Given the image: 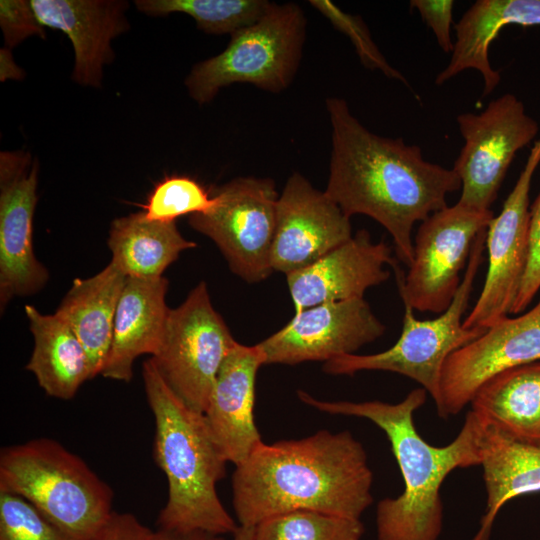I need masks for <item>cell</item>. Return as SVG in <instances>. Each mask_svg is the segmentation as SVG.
Segmentation results:
<instances>
[{
    "instance_id": "44dd1931",
    "label": "cell",
    "mask_w": 540,
    "mask_h": 540,
    "mask_svg": "<svg viewBox=\"0 0 540 540\" xmlns=\"http://www.w3.org/2000/svg\"><path fill=\"white\" fill-rule=\"evenodd\" d=\"M510 24L540 25V0H477L455 24L456 41L448 65L436 76L442 85L467 69L483 77V96L499 84L501 76L489 62V47L501 29Z\"/></svg>"
},
{
    "instance_id": "52a82bcc",
    "label": "cell",
    "mask_w": 540,
    "mask_h": 540,
    "mask_svg": "<svg viewBox=\"0 0 540 540\" xmlns=\"http://www.w3.org/2000/svg\"><path fill=\"white\" fill-rule=\"evenodd\" d=\"M486 230L476 237L460 286L449 307L439 317L418 320L414 316L413 308L403 302V328L392 347L376 354L338 356L325 362L323 371L332 375H353L364 370L397 373L419 383L436 402L442 371L448 357L485 332L480 329H466L463 326V315L483 261Z\"/></svg>"
},
{
    "instance_id": "6da1fadb",
    "label": "cell",
    "mask_w": 540,
    "mask_h": 540,
    "mask_svg": "<svg viewBox=\"0 0 540 540\" xmlns=\"http://www.w3.org/2000/svg\"><path fill=\"white\" fill-rule=\"evenodd\" d=\"M326 108L332 149L325 193L348 217L362 214L381 224L409 266L414 224L447 206V195L461 188L459 176L426 161L419 146L369 131L344 99L328 98Z\"/></svg>"
},
{
    "instance_id": "d6a6232c",
    "label": "cell",
    "mask_w": 540,
    "mask_h": 540,
    "mask_svg": "<svg viewBox=\"0 0 540 540\" xmlns=\"http://www.w3.org/2000/svg\"><path fill=\"white\" fill-rule=\"evenodd\" d=\"M0 25L8 49L30 36L45 37L43 27L38 22L28 0H1Z\"/></svg>"
},
{
    "instance_id": "836d02e7",
    "label": "cell",
    "mask_w": 540,
    "mask_h": 540,
    "mask_svg": "<svg viewBox=\"0 0 540 540\" xmlns=\"http://www.w3.org/2000/svg\"><path fill=\"white\" fill-rule=\"evenodd\" d=\"M423 21L431 28L438 45L445 53H452L454 43L451 39L453 0H412Z\"/></svg>"
},
{
    "instance_id": "2e32d148",
    "label": "cell",
    "mask_w": 540,
    "mask_h": 540,
    "mask_svg": "<svg viewBox=\"0 0 540 540\" xmlns=\"http://www.w3.org/2000/svg\"><path fill=\"white\" fill-rule=\"evenodd\" d=\"M352 236L350 217L325 191L293 173L277 201L272 269L287 276L311 265Z\"/></svg>"
},
{
    "instance_id": "e0dca14e",
    "label": "cell",
    "mask_w": 540,
    "mask_h": 540,
    "mask_svg": "<svg viewBox=\"0 0 540 540\" xmlns=\"http://www.w3.org/2000/svg\"><path fill=\"white\" fill-rule=\"evenodd\" d=\"M398 266L392 248L374 243L362 229L350 240L311 265L286 276L294 312L328 302L362 298L370 287L385 282Z\"/></svg>"
},
{
    "instance_id": "e575fe53",
    "label": "cell",
    "mask_w": 540,
    "mask_h": 540,
    "mask_svg": "<svg viewBox=\"0 0 540 540\" xmlns=\"http://www.w3.org/2000/svg\"><path fill=\"white\" fill-rule=\"evenodd\" d=\"M152 534L133 514L113 511L90 540H151Z\"/></svg>"
},
{
    "instance_id": "83f0119b",
    "label": "cell",
    "mask_w": 540,
    "mask_h": 540,
    "mask_svg": "<svg viewBox=\"0 0 540 540\" xmlns=\"http://www.w3.org/2000/svg\"><path fill=\"white\" fill-rule=\"evenodd\" d=\"M360 520L301 510L276 515L254 527V540H362Z\"/></svg>"
},
{
    "instance_id": "f546056e",
    "label": "cell",
    "mask_w": 540,
    "mask_h": 540,
    "mask_svg": "<svg viewBox=\"0 0 540 540\" xmlns=\"http://www.w3.org/2000/svg\"><path fill=\"white\" fill-rule=\"evenodd\" d=\"M0 540H73L23 497L0 492Z\"/></svg>"
},
{
    "instance_id": "9c48e42d",
    "label": "cell",
    "mask_w": 540,
    "mask_h": 540,
    "mask_svg": "<svg viewBox=\"0 0 540 540\" xmlns=\"http://www.w3.org/2000/svg\"><path fill=\"white\" fill-rule=\"evenodd\" d=\"M493 217L491 209L457 202L424 220L415 236L408 273L394 268L402 301L419 312H444L460 286V273L476 237Z\"/></svg>"
},
{
    "instance_id": "ac0fdd59",
    "label": "cell",
    "mask_w": 540,
    "mask_h": 540,
    "mask_svg": "<svg viewBox=\"0 0 540 540\" xmlns=\"http://www.w3.org/2000/svg\"><path fill=\"white\" fill-rule=\"evenodd\" d=\"M40 25L62 31L74 49L72 79L99 88L103 68L113 60L112 40L129 28L127 1L30 0Z\"/></svg>"
},
{
    "instance_id": "cb8c5ba5",
    "label": "cell",
    "mask_w": 540,
    "mask_h": 540,
    "mask_svg": "<svg viewBox=\"0 0 540 540\" xmlns=\"http://www.w3.org/2000/svg\"><path fill=\"white\" fill-rule=\"evenodd\" d=\"M34 348L26 369L45 393L69 400L80 386L92 379L87 353L71 327L56 313L46 315L25 305Z\"/></svg>"
},
{
    "instance_id": "4dcf8cb0",
    "label": "cell",
    "mask_w": 540,
    "mask_h": 540,
    "mask_svg": "<svg viewBox=\"0 0 540 540\" xmlns=\"http://www.w3.org/2000/svg\"><path fill=\"white\" fill-rule=\"evenodd\" d=\"M310 4L323 14L335 27L345 33L352 41L363 65L369 69H377L388 78L401 81L408 87L407 79L393 68L373 42L370 32L359 16L341 11L328 0H311Z\"/></svg>"
},
{
    "instance_id": "9a60e30c",
    "label": "cell",
    "mask_w": 540,
    "mask_h": 540,
    "mask_svg": "<svg viewBox=\"0 0 540 540\" xmlns=\"http://www.w3.org/2000/svg\"><path fill=\"white\" fill-rule=\"evenodd\" d=\"M39 165L24 151L0 154V303L40 291L48 271L32 242Z\"/></svg>"
},
{
    "instance_id": "8992f818",
    "label": "cell",
    "mask_w": 540,
    "mask_h": 540,
    "mask_svg": "<svg viewBox=\"0 0 540 540\" xmlns=\"http://www.w3.org/2000/svg\"><path fill=\"white\" fill-rule=\"evenodd\" d=\"M305 27L297 4L270 3L255 23L231 34L220 54L191 69L185 80L188 94L206 104L233 83H250L272 93L285 90L301 60Z\"/></svg>"
},
{
    "instance_id": "1f68e13d",
    "label": "cell",
    "mask_w": 540,
    "mask_h": 540,
    "mask_svg": "<svg viewBox=\"0 0 540 540\" xmlns=\"http://www.w3.org/2000/svg\"><path fill=\"white\" fill-rule=\"evenodd\" d=\"M540 290V192L530 206L527 265L510 314L525 310Z\"/></svg>"
},
{
    "instance_id": "d590c367",
    "label": "cell",
    "mask_w": 540,
    "mask_h": 540,
    "mask_svg": "<svg viewBox=\"0 0 540 540\" xmlns=\"http://www.w3.org/2000/svg\"><path fill=\"white\" fill-rule=\"evenodd\" d=\"M151 540H226L224 536L215 535L203 531H194L188 533L167 531L157 529L153 531Z\"/></svg>"
},
{
    "instance_id": "ba28073f",
    "label": "cell",
    "mask_w": 540,
    "mask_h": 540,
    "mask_svg": "<svg viewBox=\"0 0 540 540\" xmlns=\"http://www.w3.org/2000/svg\"><path fill=\"white\" fill-rule=\"evenodd\" d=\"M237 341L214 309L205 282L170 309L157 353L151 357L169 389L189 408L204 413L226 356Z\"/></svg>"
},
{
    "instance_id": "5bb4252c",
    "label": "cell",
    "mask_w": 540,
    "mask_h": 540,
    "mask_svg": "<svg viewBox=\"0 0 540 540\" xmlns=\"http://www.w3.org/2000/svg\"><path fill=\"white\" fill-rule=\"evenodd\" d=\"M385 329L363 297L353 298L294 312L283 328L257 345L265 364L327 362L355 354L381 337Z\"/></svg>"
},
{
    "instance_id": "ffe728a7",
    "label": "cell",
    "mask_w": 540,
    "mask_h": 540,
    "mask_svg": "<svg viewBox=\"0 0 540 540\" xmlns=\"http://www.w3.org/2000/svg\"><path fill=\"white\" fill-rule=\"evenodd\" d=\"M168 280L127 277L116 309L110 350L100 375L129 382L134 361L154 356L161 344L170 308Z\"/></svg>"
},
{
    "instance_id": "3957f363",
    "label": "cell",
    "mask_w": 540,
    "mask_h": 540,
    "mask_svg": "<svg viewBox=\"0 0 540 540\" xmlns=\"http://www.w3.org/2000/svg\"><path fill=\"white\" fill-rule=\"evenodd\" d=\"M299 399L325 413L366 418L386 434L404 481V491L377 505L378 540H437L442 530L440 487L457 468L480 465L482 421L472 410L457 437L438 447L418 433L413 414L425 402L427 392L417 388L399 403L382 401H323L299 390Z\"/></svg>"
},
{
    "instance_id": "8d00e7d4",
    "label": "cell",
    "mask_w": 540,
    "mask_h": 540,
    "mask_svg": "<svg viewBox=\"0 0 540 540\" xmlns=\"http://www.w3.org/2000/svg\"><path fill=\"white\" fill-rule=\"evenodd\" d=\"M1 80L8 78L20 79L22 77L21 70L15 65L12 55L8 48L1 50Z\"/></svg>"
},
{
    "instance_id": "30bf717a",
    "label": "cell",
    "mask_w": 540,
    "mask_h": 540,
    "mask_svg": "<svg viewBox=\"0 0 540 540\" xmlns=\"http://www.w3.org/2000/svg\"><path fill=\"white\" fill-rule=\"evenodd\" d=\"M216 203L188 223L210 238L230 270L248 283L272 272L271 251L279 194L272 179L238 177L211 190Z\"/></svg>"
},
{
    "instance_id": "f1b7e54d",
    "label": "cell",
    "mask_w": 540,
    "mask_h": 540,
    "mask_svg": "<svg viewBox=\"0 0 540 540\" xmlns=\"http://www.w3.org/2000/svg\"><path fill=\"white\" fill-rule=\"evenodd\" d=\"M215 203L211 190L197 180L185 175H171L155 184L142 208L148 220L171 223L184 215L206 213Z\"/></svg>"
},
{
    "instance_id": "5b68a950",
    "label": "cell",
    "mask_w": 540,
    "mask_h": 540,
    "mask_svg": "<svg viewBox=\"0 0 540 540\" xmlns=\"http://www.w3.org/2000/svg\"><path fill=\"white\" fill-rule=\"evenodd\" d=\"M0 492L23 497L73 540H90L113 512L110 486L50 438L1 449Z\"/></svg>"
},
{
    "instance_id": "74e56055",
    "label": "cell",
    "mask_w": 540,
    "mask_h": 540,
    "mask_svg": "<svg viewBox=\"0 0 540 540\" xmlns=\"http://www.w3.org/2000/svg\"><path fill=\"white\" fill-rule=\"evenodd\" d=\"M232 540H254V527L238 526Z\"/></svg>"
},
{
    "instance_id": "4316f807",
    "label": "cell",
    "mask_w": 540,
    "mask_h": 540,
    "mask_svg": "<svg viewBox=\"0 0 540 540\" xmlns=\"http://www.w3.org/2000/svg\"><path fill=\"white\" fill-rule=\"evenodd\" d=\"M137 9L152 16L184 13L208 34H233L255 23L268 9L265 0H137Z\"/></svg>"
},
{
    "instance_id": "7402d4cb",
    "label": "cell",
    "mask_w": 540,
    "mask_h": 540,
    "mask_svg": "<svg viewBox=\"0 0 540 540\" xmlns=\"http://www.w3.org/2000/svg\"><path fill=\"white\" fill-rule=\"evenodd\" d=\"M481 421L480 465L487 500L480 527L471 540H489L495 518L509 500L540 491V445Z\"/></svg>"
},
{
    "instance_id": "7a4b0ae2",
    "label": "cell",
    "mask_w": 540,
    "mask_h": 540,
    "mask_svg": "<svg viewBox=\"0 0 540 540\" xmlns=\"http://www.w3.org/2000/svg\"><path fill=\"white\" fill-rule=\"evenodd\" d=\"M373 474L363 445L345 430L262 442L232 475L240 526L301 510L360 520L372 504Z\"/></svg>"
},
{
    "instance_id": "d6986e66",
    "label": "cell",
    "mask_w": 540,
    "mask_h": 540,
    "mask_svg": "<svg viewBox=\"0 0 540 540\" xmlns=\"http://www.w3.org/2000/svg\"><path fill=\"white\" fill-rule=\"evenodd\" d=\"M262 365L264 356L257 344L236 342L219 369L204 412L225 459L235 466L263 442L254 419L255 382Z\"/></svg>"
},
{
    "instance_id": "8fae6325",
    "label": "cell",
    "mask_w": 540,
    "mask_h": 540,
    "mask_svg": "<svg viewBox=\"0 0 540 540\" xmlns=\"http://www.w3.org/2000/svg\"><path fill=\"white\" fill-rule=\"evenodd\" d=\"M456 121L464 139L452 168L461 180L458 202L488 210L516 153L535 139L539 125L511 93L480 113L459 114Z\"/></svg>"
},
{
    "instance_id": "277c9868",
    "label": "cell",
    "mask_w": 540,
    "mask_h": 540,
    "mask_svg": "<svg viewBox=\"0 0 540 540\" xmlns=\"http://www.w3.org/2000/svg\"><path fill=\"white\" fill-rule=\"evenodd\" d=\"M147 402L155 422L154 459L168 482L158 529L234 534L239 524L218 497L228 462L204 413L186 406L166 385L151 358L143 363Z\"/></svg>"
},
{
    "instance_id": "4fadbf2b",
    "label": "cell",
    "mask_w": 540,
    "mask_h": 540,
    "mask_svg": "<svg viewBox=\"0 0 540 540\" xmlns=\"http://www.w3.org/2000/svg\"><path fill=\"white\" fill-rule=\"evenodd\" d=\"M540 360V299L518 317H504L477 339L452 353L443 368L438 416L457 415L495 374Z\"/></svg>"
},
{
    "instance_id": "7c38bea8",
    "label": "cell",
    "mask_w": 540,
    "mask_h": 540,
    "mask_svg": "<svg viewBox=\"0 0 540 540\" xmlns=\"http://www.w3.org/2000/svg\"><path fill=\"white\" fill-rule=\"evenodd\" d=\"M539 164L540 138L532 146L501 212L492 218L487 227L485 247L488 252V270L481 294L463 320L466 329L486 330L510 314L527 265L529 193Z\"/></svg>"
},
{
    "instance_id": "d4e9b609",
    "label": "cell",
    "mask_w": 540,
    "mask_h": 540,
    "mask_svg": "<svg viewBox=\"0 0 540 540\" xmlns=\"http://www.w3.org/2000/svg\"><path fill=\"white\" fill-rule=\"evenodd\" d=\"M484 422L540 445V361L505 369L486 380L471 402Z\"/></svg>"
},
{
    "instance_id": "603a6c76",
    "label": "cell",
    "mask_w": 540,
    "mask_h": 540,
    "mask_svg": "<svg viewBox=\"0 0 540 540\" xmlns=\"http://www.w3.org/2000/svg\"><path fill=\"white\" fill-rule=\"evenodd\" d=\"M127 276L112 262L86 279H75L56 314L73 330L83 345L92 378L100 375L113 336L117 305Z\"/></svg>"
},
{
    "instance_id": "484cf974",
    "label": "cell",
    "mask_w": 540,
    "mask_h": 540,
    "mask_svg": "<svg viewBox=\"0 0 540 540\" xmlns=\"http://www.w3.org/2000/svg\"><path fill=\"white\" fill-rule=\"evenodd\" d=\"M196 246L182 236L175 222L148 220L143 211L113 220L109 230L111 262L127 277H163L182 251Z\"/></svg>"
}]
</instances>
